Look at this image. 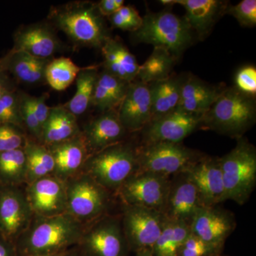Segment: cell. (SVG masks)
Wrapping results in <instances>:
<instances>
[{
  "mask_svg": "<svg viewBox=\"0 0 256 256\" xmlns=\"http://www.w3.org/2000/svg\"><path fill=\"white\" fill-rule=\"evenodd\" d=\"M86 226L67 213L46 217L34 215L28 228L15 242L18 256L67 252L78 245Z\"/></svg>",
  "mask_w": 256,
  "mask_h": 256,
  "instance_id": "obj_1",
  "label": "cell"
},
{
  "mask_svg": "<svg viewBox=\"0 0 256 256\" xmlns=\"http://www.w3.org/2000/svg\"><path fill=\"white\" fill-rule=\"evenodd\" d=\"M100 48L104 70L128 82L137 78L140 65L136 56L122 42L110 36Z\"/></svg>",
  "mask_w": 256,
  "mask_h": 256,
  "instance_id": "obj_24",
  "label": "cell"
},
{
  "mask_svg": "<svg viewBox=\"0 0 256 256\" xmlns=\"http://www.w3.org/2000/svg\"><path fill=\"white\" fill-rule=\"evenodd\" d=\"M47 148L54 160L53 175L64 182L80 172L90 156L82 132L72 139Z\"/></svg>",
  "mask_w": 256,
  "mask_h": 256,
  "instance_id": "obj_22",
  "label": "cell"
},
{
  "mask_svg": "<svg viewBox=\"0 0 256 256\" xmlns=\"http://www.w3.org/2000/svg\"><path fill=\"white\" fill-rule=\"evenodd\" d=\"M30 96L20 94V114L24 128L28 130L32 139L41 143L42 128L32 108Z\"/></svg>",
  "mask_w": 256,
  "mask_h": 256,
  "instance_id": "obj_39",
  "label": "cell"
},
{
  "mask_svg": "<svg viewBox=\"0 0 256 256\" xmlns=\"http://www.w3.org/2000/svg\"><path fill=\"white\" fill-rule=\"evenodd\" d=\"M26 138L22 128L0 122V152L23 148Z\"/></svg>",
  "mask_w": 256,
  "mask_h": 256,
  "instance_id": "obj_37",
  "label": "cell"
},
{
  "mask_svg": "<svg viewBox=\"0 0 256 256\" xmlns=\"http://www.w3.org/2000/svg\"><path fill=\"white\" fill-rule=\"evenodd\" d=\"M108 18L112 28L132 33L142 26L143 22L142 16L136 8L124 5Z\"/></svg>",
  "mask_w": 256,
  "mask_h": 256,
  "instance_id": "obj_36",
  "label": "cell"
},
{
  "mask_svg": "<svg viewBox=\"0 0 256 256\" xmlns=\"http://www.w3.org/2000/svg\"><path fill=\"white\" fill-rule=\"evenodd\" d=\"M202 118L178 108L153 120L142 130L144 144L181 143L198 128H202Z\"/></svg>",
  "mask_w": 256,
  "mask_h": 256,
  "instance_id": "obj_14",
  "label": "cell"
},
{
  "mask_svg": "<svg viewBox=\"0 0 256 256\" xmlns=\"http://www.w3.org/2000/svg\"><path fill=\"white\" fill-rule=\"evenodd\" d=\"M191 228L188 224L164 220L162 230L154 244L153 256H178Z\"/></svg>",
  "mask_w": 256,
  "mask_h": 256,
  "instance_id": "obj_31",
  "label": "cell"
},
{
  "mask_svg": "<svg viewBox=\"0 0 256 256\" xmlns=\"http://www.w3.org/2000/svg\"><path fill=\"white\" fill-rule=\"evenodd\" d=\"M222 92L196 77H188L183 82L178 108L188 114L203 116Z\"/></svg>",
  "mask_w": 256,
  "mask_h": 256,
  "instance_id": "obj_25",
  "label": "cell"
},
{
  "mask_svg": "<svg viewBox=\"0 0 256 256\" xmlns=\"http://www.w3.org/2000/svg\"><path fill=\"white\" fill-rule=\"evenodd\" d=\"M202 207L196 186L186 172L172 176L168 198L161 213L164 220L191 226L195 215Z\"/></svg>",
  "mask_w": 256,
  "mask_h": 256,
  "instance_id": "obj_13",
  "label": "cell"
},
{
  "mask_svg": "<svg viewBox=\"0 0 256 256\" xmlns=\"http://www.w3.org/2000/svg\"><path fill=\"white\" fill-rule=\"evenodd\" d=\"M34 217L25 191L20 186L0 184V234L16 242Z\"/></svg>",
  "mask_w": 256,
  "mask_h": 256,
  "instance_id": "obj_12",
  "label": "cell"
},
{
  "mask_svg": "<svg viewBox=\"0 0 256 256\" xmlns=\"http://www.w3.org/2000/svg\"><path fill=\"white\" fill-rule=\"evenodd\" d=\"M127 132L116 111L101 112L82 131L90 154L124 142Z\"/></svg>",
  "mask_w": 256,
  "mask_h": 256,
  "instance_id": "obj_19",
  "label": "cell"
},
{
  "mask_svg": "<svg viewBox=\"0 0 256 256\" xmlns=\"http://www.w3.org/2000/svg\"><path fill=\"white\" fill-rule=\"evenodd\" d=\"M136 256H153V255L152 252H138V254H136Z\"/></svg>",
  "mask_w": 256,
  "mask_h": 256,
  "instance_id": "obj_47",
  "label": "cell"
},
{
  "mask_svg": "<svg viewBox=\"0 0 256 256\" xmlns=\"http://www.w3.org/2000/svg\"><path fill=\"white\" fill-rule=\"evenodd\" d=\"M160 2L182 6L186 11L185 20L201 40L208 36L228 5L218 0H162Z\"/></svg>",
  "mask_w": 256,
  "mask_h": 256,
  "instance_id": "obj_20",
  "label": "cell"
},
{
  "mask_svg": "<svg viewBox=\"0 0 256 256\" xmlns=\"http://www.w3.org/2000/svg\"><path fill=\"white\" fill-rule=\"evenodd\" d=\"M98 72L97 66H90L79 73L76 79V90L72 98L64 105L76 117L85 114L92 106V97Z\"/></svg>",
  "mask_w": 256,
  "mask_h": 256,
  "instance_id": "obj_30",
  "label": "cell"
},
{
  "mask_svg": "<svg viewBox=\"0 0 256 256\" xmlns=\"http://www.w3.org/2000/svg\"><path fill=\"white\" fill-rule=\"evenodd\" d=\"M48 18L54 26L80 46L100 48L110 37L97 3L74 2L52 8Z\"/></svg>",
  "mask_w": 256,
  "mask_h": 256,
  "instance_id": "obj_2",
  "label": "cell"
},
{
  "mask_svg": "<svg viewBox=\"0 0 256 256\" xmlns=\"http://www.w3.org/2000/svg\"><path fill=\"white\" fill-rule=\"evenodd\" d=\"M23 149L26 160V185L54 174V160L46 146L28 137Z\"/></svg>",
  "mask_w": 256,
  "mask_h": 256,
  "instance_id": "obj_29",
  "label": "cell"
},
{
  "mask_svg": "<svg viewBox=\"0 0 256 256\" xmlns=\"http://www.w3.org/2000/svg\"><path fill=\"white\" fill-rule=\"evenodd\" d=\"M176 60L168 50L154 48L149 58L140 66L138 80L150 84L169 78Z\"/></svg>",
  "mask_w": 256,
  "mask_h": 256,
  "instance_id": "obj_32",
  "label": "cell"
},
{
  "mask_svg": "<svg viewBox=\"0 0 256 256\" xmlns=\"http://www.w3.org/2000/svg\"><path fill=\"white\" fill-rule=\"evenodd\" d=\"M142 20V26L132 32L138 43L163 48L178 60L193 42V31L185 18L168 10L148 13Z\"/></svg>",
  "mask_w": 256,
  "mask_h": 256,
  "instance_id": "obj_5",
  "label": "cell"
},
{
  "mask_svg": "<svg viewBox=\"0 0 256 256\" xmlns=\"http://www.w3.org/2000/svg\"><path fill=\"white\" fill-rule=\"evenodd\" d=\"M82 132L77 118L64 106L50 107V114L42 128V144L48 146L72 139Z\"/></svg>",
  "mask_w": 256,
  "mask_h": 256,
  "instance_id": "obj_26",
  "label": "cell"
},
{
  "mask_svg": "<svg viewBox=\"0 0 256 256\" xmlns=\"http://www.w3.org/2000/svg\"><path fill=\"white\" fill-rule=\"evenodd\" d=\"M25 193L34 216H53L66 213V182L54 175L26 185Z\"/></svg>",
  "mask_w": 256,
  "mask_h": 256,
  "instance_id": "obj_15",
  "label": "cell"
},
{
  "mask_svg": "<svg viewBox=\"0 0 256 256\" xmlns=\"http://www.w3.org/2000/svg\"><path fill=\"white\" fill-rule=\"evenodd\" d=\"M236 220L229 210L214 207H202L191 224V232L207 244L224 247L235 228Z\"/></svg>",
  "mask_w": 256,
  "mask_h": 256,
  "instance_id": "obj_17",
  "label": "cell"
},
{
  "mask_svg": "<svg viewBox=\"0 0 256 256\" xmlns=\"http://www.w3.org/2000/svg\"><path fill=\"white\" fill-rule=\"evenodd\" d=\"M121 222L129 249L136 254L152 252L164 225V218L160 212L144 207L124 205Z\"/></svg>",
  "mask_w": 256,
  "mask_h": 256,
  "instance_id": "obj_10",
  "label": "cell"
},
{
  "mask_svg": "<svg viewBox=\"0 0 256 256\" xmlns=\"http://www.w3.org/2000/svg\"><path fill=\"white\" fill-rule=\"evenodd\" d=\"M64 252H62V254H55V255H48V256H35V255H22V256H62L63 255Z\"/></svg>",
  "mask_w": 256,
  "mask_h": 256,
  "instance_id": "obj_48",
  "label": "cell"
},
{
  "mask_svg": "<svg viewBox=\"0 0 256 256\" xmlns=\"http://www.w3.org/2000/svg\"><path fill=\"white\" fill-rule=\"evenodd\" d=\"M203 156L182 142L148 143L138 148V172L172 178L184 172Z\"/></svg>",
  "mask_w": 256,
  "mask_h": 256,
  "instance_id": "obj_8",
  "label": "cell"
},
{
  "mask_svg": "<svg viewBox=\"0 0 256 256\" xmlns=\"http://www.w3.org/2000/svg\"><path fill=\"white\" fill-rule=\"evenodd\" d=\"M0 122L25 129L20 114V94L10 89L0 98Z\"/></svg>",
  "mask_w": 256,
  "mask_h": 256,
  "instance_id": "obj_35",
  "label": "cell"
},
{
  "mask_svg": "<svg viewBox=\"0 0 256 256\" xmlns=\"http://www.w3.org/2000/svg\"><path fill=\"white\" fill-rule=\"evenodd\" d=\"M236 146L220 158L225 188V200L245 204L256 185V150L246 139L240 138Z\"/></svg>",
  "mask_w": 256,
  "mask_h": 256,
  "instance_id": "obj_6",
  "label": "cell"
},
{
  "mask_svg": "<svg viewBox=\"0 0 256 256\" xmlns=\"http://www.w3.org/2000/svg\"><path fill=\"white\" fill-rule=\"evenodd\" d=\"M13 88L10 84L9 78H8L6 72L2 68H0V98L3 96L4 92Z\"/></svg>",
  "mask_w": 256,
  "mask_h": 256,
  "instance_id": "obj_45",
  "label": "cell"
},
{
  "mask_svg": "<svg viewBox=\"0 0 256 256\" xmlns=\"http://www.w3.org/2000/svg\"><path fill=\"white\" fill-rule=\"evenodd\" d=\"M236 88L248 96H255L256 92V69L246 66L238 70L235 77Z\"/></svg>",
  "mask_w": 256,
  "mask_h": 256,
  "instance_id": "obj_41",
  "label": "cell"
},
{
  "mask_svg": "<svg viewBox=\"0 0 256 256\" xmlns=\"http://www.w3.org/2000/svg\"><path fill=\"white\" fill-rule=\"evenodd\" d=\"M50 60L37 58L24 52L12 50L0 60V68L11 74L18 82L36 85L45 82V72Z\"/></svg>",
  "mask_w": 256,
  "mask_h": 256,
  "instance_id": "obj_23",
  "label": "cell"
},
{
  "mask_svg": "<svg viewBox=\"0 0 256 256\" xmlns=\"http://www.w3.org/2000/svg\"><path fill=\"white\" fill-rule=\"evenodd\" d=\"M121 124L128 132L142 130L152 120L150 92L148 84L134 80L117 111Z\"/></svg>",
  "mask_w": 256,
  "mask_h": 256,
  "instance_id": "obj_18",
  "label": "cell"
},
{
  "mask_svg": "<svg viewBox=\"0 0 256 256\" xmlns=\"http://www.w3.org/2000/svg\"><path fill=\"white\" fill-rule=\"evenodd\" d=\"M138 171V148L124 141L90 154L82 170L110 193Z\"/></svg>",
  "mask_w": 256,
  "mask_h": 256,
  "instance_id": "obj_4",
  "label": "cell"
},
{
  "mask_svg": "<svg viewBox=\"0 0 256 256\" xmlns=\"http://www.w3.org/2000/svg\"><path fill=\"white\" fill-rule=\"evenodd\" d=\"M47 97L48 95L46 94L40 97L30 96L32 108L42 128H43L44 124L46 122L50 114V107L46 104Z\"/></svg>",
  "mask_w": 256,
  "mask_h": 256,
  "instance_id": "obj_42",
  "label": "cell"
},
{
  "mask_svg": "<svg viewBox=\"0 0 256 256\" xmlns=\"http://www.w3.org/2000/svg\"><path fill=\"white\" fill-rule=\"evenodd\" d=\"M84 68L66 57L52 58L45 72V82L54 90L62 92L72 85Z\"/></svg>",
  "mask_w": 256,
  "mask_h": 256,
  "instance_id": "obj_34",
  "label": "cell"
},
{
  "mask_svg": "<svg viewBox=\"0 0 256 256\" xmlns=\"http://www.w3.org/2000/svg\"><path fill=\"white\" fill-rule=\"evenodd\" d=\"M220 256V254H218V255H214V256Z\"/></svg>",
  "mask_w": 256,
  "mask_h": 256,
  "instance_id": "obj_49",
  "label": "cell"
},
{
  "mask_svg": "<svg viewBox=\"0 0 256 256\" xmlns=\"http://www.w3.org/2000/svg\"><path fill=\"white\" fill-rule=\"evenodd\" d=\"M62 256H84L79 250L78 246L72 248L64 252Z\"/></svg>",
  "mask_w": 256,
  "mask_h": 256,
  "instance_id": "obj_46",
  "label": "cell"
},
{
  "mask_svg": "<svg viewBox=\"0 0 256 256\" xmlns=\"http://www.w3.org/2000/svg\"><path fill=\"white\" fill-rule=\"evenodd\" d=\"M77 246L84 256H127L121 218L107 214L88 224Z\"/></svg>",
  "mask_w": 256,
  "mask_h": 256,
  "instance_id": "obj_9",
  "label": "cell"
},
{
  "mask_svg": "<svg viewBox=\"0 0 256 256\" xmlns=\"http://www.w3.org/2000/svg\"><path fill=\"white\" fill-rule=\"evenodd\" d=\"M256 119L254 96L242 94L233 88L222 90L202 116V128L239 139L254 126Z\"/></svg>",
  "mask_w": 256,
  "mask_h": 256,
  "instance_id": "obj_3",
  "label": "cell"
},
{
  "mask_svg": "<svg viewBox=\"0 0 256 256\" xmlns=\"http://www.w3.org/2000/svg\"><path fill=\"white\" fill-rule=\"evenodd\" d=\"M130 82L102 70L96 80L92 106L100 112L118 108L128 92Z\"/></svg>",
  "mask_w": 256,
  "mask_h": 256,
  "instance_id": "obj_27",
  "label": "cell"
},
{
  "mask_svg": "<svg viewBox=\"0 0 256 256\" xmlns=\"http://www.w3.org/2000/svg\"><path fill=\"white\" fill-rule=\"evenodd\" d=\"M124 0H101L97 5L101 15L109 18L124 6Z\"/></svg>",
  "mask_w": 256,
  "mask_h": 256,
  "instance_id": "obj_43",
  "label": "cell"
},
{
  "mask_svg": "<svg viewBox=\"0 0 256 256\" xmlns=\"http://www.w3.org/2000/svg\"><path fill=\"white\" fill-rule=\"evenodd\" d=\"M185 172L196 186L204 207L216 206L226 202L220 158L204 156Z\"/></svg>",
  "mask_w": 256,
  "mask_h": 256,
  "instance_id": "obj_16",
  "label": "cell"
},
{
  "mask_svg": "<svg viewBox=\"0 0 256 256\" xmlns=\"http://www.w3.org/2000/svg\"><path fill=\"white\" fill-rule=\"evenodd\" d=\"M184 79L170 76L164 80L148 84L150 92L152 120L178 109Z\"/></svg>",
  "mask_w": 256,
  "mask_h": 256,
  "instance_id": "obj_28",
  "label": "cell"
},
{
  "mask_svg": "<svg viewBox=\"0 0 256 256\" xmlns=\"http://www.w3.org/2000/svg\"><path fill=\"white\" fill-rule=\"evenodd\" d=\"M224 247L204 242L192 233L182 246L178 256H210L220 254Z\"/></svg>",
  "mask_w": 256,
  "mask_h": 256,
  "instance_id": "obj_38",
  "label": "cell"
},
{
  "mask_svg": "<svg viewBox=\"0 0 256 256\" xmlns=\"http://www.w3.org/2000/svg\"><path fill=\"white\" fill-rule=\"evenodd\" d=\"M225 14L234 16L242 26L254 28L256 24V0H242L236 5H227Z\"/></svg>",
  "mask_w": 256,
  "mask_h": 256,
  "instance_id": "obj_40",
  "label": "cell"
},
{
  "mask_svg": "<svg viewBox=\"0 0 256 256\" xmlns=\"http://www.w3.org/2000/svg\"><path fill=\"white\" fill-rule=\"evenodd\" d=\"M66 213L87 226L107 215L111 193L80 172L66 182Z\"/></svg>",
  "mask_w": 256,
  "mask_h": 256,
  "instance_id": "obj_7",
  "label": "cell"
},
{
  "mask_svg": "<svg viewBox=\"0 0 256 256\" xmlns=\"http://www.w3.org/2000/svg\"><path fill=\"white\" fill-rule=\"evenodd\" d=\"M170 180L164 175L138 172L116 194L124 205L144 207L162 213L169 193Z\"/></svg>",
  "mask_w": 256,
  "mask_h": 256,
  "instance_id": "obj_11",
  "label": "cell"
},
{
  "mask_svg": "<svg viewBox=\"0 0 256 256\" xmlns=\"http://www.w3.org/2000/svg\"><path fill=\"white\" fill-rule=\"evenodd\" d=\"M26 160L23 148L0 152V184H26Z\"/></svg>",
  "mask_w": 256,
  "mask_h": 256,
  "instance_id": "obj_33",
  "label": "cell"
},
{
  "mask_svg": "<svg viewBox=\"0 0 256 256\" xmlns=\"http://www.w3.org/2000/svg\"><path fill=\"white\" fill-rule=\"evenodd\" d=\"M12 50L50 60L62 48V42L52 28L44 24H35L20 28L14 36Z\"/></svg>",
  "mask_w": 256,
  "mask_h": 256,
  "instance_id": "obj_21",
  "label": "cell"
},
{
  "mask_svg": "<svg viewBox=\"0 0 256 256\" xmlns=\"http://www.w3.org/2000/svg\"><path fill=\"white\" fill-rule=\"evenodd\" d=\"M0 256H18L14 242H10L0 234Z\"/></svg>",
  "mask_w": 256,
  "mask_h": 256,
  "instance_id": "obj_44",
  "label": "cell"
}]
</instances>
